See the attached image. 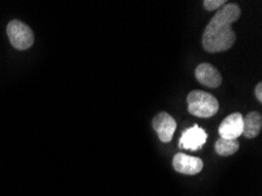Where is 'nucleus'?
<instances>
[{"label": "nucleus", "mask_w": 262, "mask_h": 196, "mask_svg": "<svg viewBox=\"0 0 262 196\" xmlns=\"http://www.w3.org/2000/svg\"><path fill=\"white\" fill-rule=\"evenodd\" d=\"M241 11L236 4H226L210 19L202 35V46L209 53L231 49L236 40L232 24L240 18Z\"/></svg>", "instance_id": "nucleus-1"}, {"label": "nucleus", "mask_w": 262, "mask_h": 196, "mask_svg": "<svg viewBox=\"0 0 262 196\" xmlns=\"http://www.w3.org/2000/svg\"><path fill=\"white\" fill-rule=\"evenodd\" d=\"M188 112L198 118H212L219 111V101L214 95L204 91H193L187 97Z\"/></svg>", "instance_id": "nucleus-2"}, {"label": "nucleus", "mask_w": 262, "mask_h": 196, "mask_svg": "<svg viewBox=\"0 0 262 196\" xmlns=\"http://www.w3.org/2000/svg\"><path fill=\"white\" fill-rule=\"evenodd\" d=\"M7 37L11 45L19 51H25L33 45L34 34L26 24L20 20H12L7 25Z\"/></svg>", "instance_id": "nucleus-3"}, {"label": "nucleus", "mask_w": 262, "mask_h": 196, "mask_svg": "<svg viewBox=\"0 0 262 196\" xmlns=\"http://www.w3.org/2000/svg\"><path fill=\"white\" fill-rule=\"evenodd\" d=\"M173 167L178 173L195 175L202 170L204 162L200 158L190 157V155L185 153H178L173 158Z\"/></svg>", "instance_id": "nucleus-4"}, {"label": "nucleus", "mask_w": 262, "mask_h": 196, "mask_svg": "<svg viewBox=\"0 0 262 196\" xmlns=\"http://www.w3.org/2000/svg\"><path fill=\"white\" fill-rule=\"evenodd\" d=\"M206 141H207V133H206L205 129H202L198 125H194L182 133L180 141H179V143H180L179 146L185 148V149L198 150L201 149Z\"/></svg>", "instance_id": "nucleus-5"}, {"label": "nucleus", "mask_w": 262, "mask_h": 196, "mask_svg": "<svg viewBox=\"0 0 262 196\" xmlns=\"http://www.w3.org/2000/svg\"><path fill=\"white\" fill-rule=\"evenodd\" d=\"M152 126L162 142H169L177 129V122L168 113L161 112L153 119Z\"/></svg>", "instance_id": "nucleus-6"}, {"label": "nucleus", "mask_w": 262, "mask_h": 196, "mask_svg": "<svg viewBox=\"0 0 262 196\" xmlns=\"http://www.w3.org/2000/svg\"><path fill=\"white\" fill-rule=\"evenodd\" d=\"M244 132V117L240 113L228 115L219 127V134L222 139L237 140Z\"/></svg>", "instance_id": "nucleus-7"}, {"label": "nucleus", "mask_w": 262, "mask_h": 196, "mask_svg": "<svg viewBox=\"0 0 262 196\" xmlns=\"http://www.w3.org/2000/svg\"><path fill=\"white\" fill-rule=\"evenodd\" d=\"M195 77L201 85L207 86L209 89H217L222 83L220 72L210 63H200L195 70Z\"/></svg>", "instance_id": "nucleus-8"}, {"label": "nucleus", "mask_w": 262, "mask_h": 196, "mask_svg": "<svg viewBox=\"0 0 262 196\" xmlns=\"http://www.w3.org/2000/svg\"><path fill=\"white\" fill-rule=\"evenodd\" d=\"M261 129L262 118L260 113L251 112V113L244 117V132H242V135H245L247 139L256 138L260 134Z\"/></svg>", "instance_id": "nucleus-9"}, {"label": "nucleus", "mask_w": 262, "mask_h": 196, "mask_svg": "<svg viewBox=\"0 0 262 196\" xmlns=\"http://www.w3.org/2000/svg\"><path fill=\"white\" fill-rule=\"evenodd\" d=\"M240 143L237 140H228L220 138L215 142V151L221 157H231L239 150Z\"/></svg>", "instance_id": "nucleus-10"}, {"label": "nucleus", "mask_w": 262, "mask_h": 196, "mask_svg": "<svg viewBox=\"0 0 262 196\" xmlns=\"http://www.w3.org/2000/svg\"><path fill=\"white\" fill-rule=\"evenodd\" d=\"M226 4H227L226 0H206V2H204V6L208 11H215L226 5Z\"/></svg>", "instance_id": "nucleus-11"}, {"label": "nucleus", "mask_w": 262, "mask_h": 196, "mask_svg": "<svg viewBox=\"0 0 262 196\" xmlns=\"http://www.w3.org/2000/svg\"><path fill=\"white\" fill-rule=\"evenodd\" d=\"M255 97L259 100V102H262V82H259L255 87Z\"/></svg>", "instance_id": "nucleus-12"}]
</instances>
